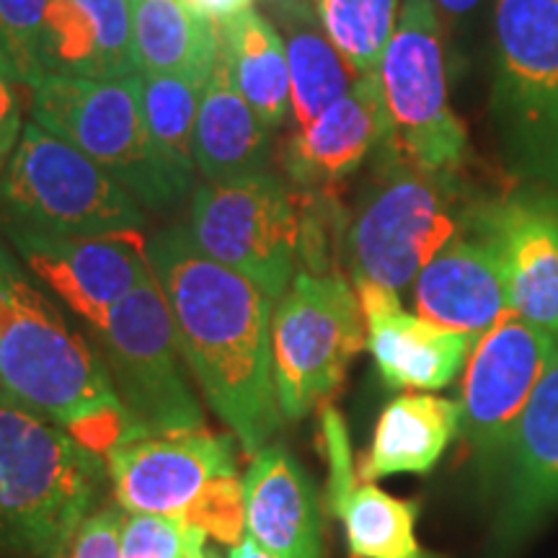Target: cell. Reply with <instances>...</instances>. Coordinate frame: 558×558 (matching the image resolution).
<instances>
[{
    "mask_svg": "<svg viewBox=\"0 0 558 558\" xmlns=\"http://www.w3.org/2000/svg\"><path fill=\"white\" fill-rule=\"evenodd\" d=\"M386 140L380 78L378 73L362 75L339 101L288 137L282 148L284 177L300 190H331L357 173Z\"/></svg>",
    "mask_w": 558,
    "mask_h": 558,
    "instance_id": "18",
    "label": "cell"
},
{
    "mask_svg": "<svg viewBox=\"0 0 558 558\" xmlns=\"http://www.w3.org/2000/svg\"><path fill=\"white\" fill-rule=\"evenodd\" d=\"M399 0H316L326 37L357 78L380 70L383 54L399 24Z\"/></svg>",
    "mask_w": 558,
    "mask_h": 558,
    "instance_id": "29",
    "label": "cell"
},
{
    "mask_svg": "<svg viewBox=\"0 0 558 558\" xmlns=\"http://www.w3.org/2000/svg\"><path fill=\"white\" fill-rule=\"evenodd\" d=\"M148 215L111 173L39 122H26L0 177V226L68 235H137Z\"/></svg>",
    "mask_w": 558,
    "mask_h": 558,
    "instance_id": "8",
    "label": "cell"
},
{
    "mask_svg": "<svg viewBox=\"0 0 558 558\" xmlns=\"http://www.w3.org/2000/svg\"><path fill=\"white\" fill-rule=\"evenodd\" d=\"M197 16L213 21V24H228L230 19L241 16L243 11L254 9L256 0H184Z\"/></svg>",
    "mask_w": 558,
    "mask_h": 558,
    "instance_id": "34",
    "label": "cell"
},
{
    "mask_svg": "<svg viewBox=\"0 0 558 558\" xmlns=\"http://www.w3.org/2000/svg\"><path fill=\"white\" fill-rule=\"evenodd\" d=\"M107 471L124 512L186 520L228 546L246 538L235 437H215L205 429L137 437L107 452Z\"/></svg>",
    "mask_w": 558,
    "mask_h": 558,
    "instance_id": "7",
    "label": "cell"
},
{
    "mask_svg": "<svg viewBox=\"0 0 558 558\" xmlns=\"http://www.w3.org/2000/svg\"><path fill=\"white\" fill-rule=\"evenodd\" d=\"M264 3L288 50L292 124L303 128L333 101H339L354 86L357 75L326 37L316 3H292V0H264Z\"/></svg>",
    "mask_w": 558,
    "mask_h": 558,
    "instance_id": "25",
    "label": "cell"
},
{
    "mask_svg": "<svg viewBox=\"0 0 558 558\" xmlns=\"http://www.w3.org/2000/svg\"><path fill=\"white\" fill-rule=\"evenodd\" d=\"M32 120L99 163L145 209H171L194 181L166 163L143 109V75L86 81L45 73L29 88Z\"/></svg>",
    "mask_w": 558,
    "mask_h": 558,
    "instance_id": "5",
    "label": "cell"
},
{
    "mask_svg": "<svg viewBox=\"0 0 558 558\" xmlns=\"http://www.w3.org/2000/svg\"><path fill=\"white\" fill-rule=\"evenodd\" d=\"M367 326V349L380 378L396 390L448 388L465 369L476 339L403 311L396 290L352 279Z\"/></svg>",
    "mask_w": 558,
    "mask_h": 558,
    "instance_id": "17",
    "label": "cell"
},
{
    "mask_svg": "<svg viewBox=\"0 0 558 558\" xmlns=\"http://www.w3.org/2000/svg\"><path fill=\"white\" fill-rule=\"evenodd\" d=\"M365 347L354 284L339 271H298L271 311V369L282 416L298 422L329 399Z\"/></svg>",
    "mask_w": 558,
    "mask_h": 558,
    "instance_id": "12",
    "label": "cell"
},
{
    "mask_svg": "<svg viewBox=\"0 0 558 558\" xmlns=\"http://www.w3.org/2000/svg\"><path fill=\"white\" fill-rule=\"evenodd\" d=\"M107 484V458L0 390V556L65 558Z\"/></svg>",
    "mask_w": 558,
    "mask_h": 558,
    "instance_id": "3",
    "label": "cell"
},
{
    "mask_svg": "<svg viewBox=\"0 0 558 558\" xmlns=\"http://www.w3.org/2000/svg\"><path fill=\"white\" fill-rule=\"evenodd\" d=\"M458 435L460 401L427 390L403 393L383 409L357 476L378 481L396 473H429Z\"/></svg>",
    "mask_w": 558,
    "mask_h": 558,
    "instance_id": "24",
    "label": "cell"
},
{
    "mask_svg": "<svg viewBox=\"0 0 558 558\" xmlns=\"http://www.w3.org/2000/svg\"><path fill=\"white\" fill-rule=\"evenodd\" d=\"M0 390L107 458L128 416L86 331L0 235Z\"/></svg>",
    "mask_w": 558,
    "mask_h": 558,
    "instance_id": "2",
    "label": "cell"
},
{
    "mask_svg": "<svg viewBox=\"0 0 558 558\" xmlns=\"http://www.w3.org/2000/svg\"><path fill=\"white\" fill-rule=\"evenodd\" d=\"M432 3H435L439 19L460 21V19H469L471 13L484 3V0H432Z\"/></svg>",
    "mask_w": 558,
    "mask_h": 558,
    "instance_id": "35",
    "label": "cell"
},
{
    "mask_svg": "<svg viewBox=\"0 0 558 558\" xmlns=\"http://www.w3.org/2000/svg\"><path fill=\"white\" fill-rule=\"evenodd\" d=\"M378 78L388 148L424 171H463L471 156L469 132L450 104L442 24L432 0H401Z\"/></svg>",
    "mask_w": 558,
    "mask_h": 558,
    "instance_id": "10",
    "label": "cell"
},
{
    "mask_svg": "<svg viewBox=\"0 0 558 558\" xmlns=\"http://www.w3.org/2000/svg\"><path fill=\"white\" fill-rule=\"evenodd\" d=\"M143 109L150 137L181 177L197 173L194 163V130H197L199 101L205 86L177 73H143Z\"/></svg>",
    "mask_w": 558,
    "mask_h": 558,
    "instance_id": "28",
    "label": "cell"
},
{
    "mask_svg": "<svg viewBox=\"0 0 558 558\" xmlns=\"http://www.w3.org/2000/svg\"><path fill=\"white\" fill-rule=\"evenodd\" d=\"M411 288L418 316L473 339L512 313L501 264L473 220L422 269Z\"/></svg>",
    "mask_w": 558,
    "mask_h": 558,
    "instance_id": "21",
    "label": "cell"
},
{
    "mask_svg": "<svg viewBox=\"0 0 558 558\" xmlns=\"http://www.w3.org/2000/svg\"><path fill=\"white\" fill-rule=\"evenodd\" d=\"M132 39L143 73H177L205 86L220 54V26L184 0H130Z\"/></svg>",
    "mask_w": 558,
    "mask_h": 558,
    "instance_id": "26",
    "label": "cell"
},
{
    "mask_svg": "<svg viewBox=\"0 0 558 558\" xmlns=\"http://www.w3.org/2000/svg\"><path fill=\"white\" fill-rule=\"evenodd\" d=\"M369 160L373 177L344 220L341 251L352 279L401 292L469 230L481 199L460 173L418 169L386 143Z\"/></svg>",
    "mask_w": 558,
    "mask_h": 558,
    "instance_id": "4",
    "label": "cell"
},
{
    "mask_svg": "<svg viewBox=\"0 0 558 558\" xmlns=\"http://www.w3.org/2000/svg\"><path fill=\"white\" fill-rule=\"evenodd\" d=\"M473 228L501 264L509 311L558 337V192L530 184L481 199Z\"/></svg>",
    "mask_w": 558,
    "mask_h": 558,
    "instance_id": "15",
    "label": "cell"
},
{
    "mask_svg": "<svg viewBox=\"0 0 558 558\" xmlns=\"http://www.w3.org/2000/svg\"><path fill=\"white\" fill-rule=\"evenodd\" d=\"M275 153V130L243 99L222 52L205 83L194 130V163L207 184H228L267 173Z\"/></svg>",
    "mask_w": 558,
    "mask_h": 558,
    "instance_id": "23",
    "label": "cell"
},
{
    "mask_svg": "<svg viewBox=\"0 0 558 558\" xmlns=\"http://www.w3.org/2000/svg\"><path fill=\"white\" fill-rule=\"evenodd\" d=\"M246 535L275 558H324V514L308 473L282 442L251 456L243 473Z\"/></svg>",
    "mask_w": 558,
    "mask_h": 558,
    "instance_id": "20",
    "label": "cell"
},
{
    "mask_svg": "<svg viewBox=\"0 0 558 558\" xmlns=\"http://www.w3.org/2000/svg\"><path fill=\"white\" fill-rule=\"evenodd\" d=\"M47 3L50 0H0V41L24 81L26 96L41 75L39 34Z\"/></svg>",
    "mask_w": 558,
    "mask_h": 558,
    "instance_id": "31",
    "label": "cell"
},
{
    "mask_svg": "<svg viewBox=\"0 0 558 558\" xmlns=\"http://www.w3.org/2000/svg\"><path fill=\"white\" fill-rule=\"evenodd\" d=\"M186 228L207 256L277 303L303 264L305 190L271 171L205 184L192 194Z\"/></svg>",
    "mask_w": 558,
    "mask_h": 558,
    "instance_id": "11",
    "label": "cell"
},
{
    "mask_svg": "<svg viewBox=\"0 0 558 558\" xmlns=\"http://www.w3.org/2000/svg\"><path fill=\"white\" fill-rule=\"evenodd\" d=\"M0 235L86 331L104 326L109 311L150 275L140 235L68 239L13 226H0Z\"/></svg>",
    "mask_w": 558,
    "mask_h": 558,
    "instance_id": "14",
    "label": "cell"
},
{
    "mask_svg": "<svg viewBox=\"0 0 558 558\" xmlns=\"http://www.w3.org/2000/svg\"><path fill=\"white\" fill-rule=\"evenodd\" d=\"M86 333L122 401L128 442L205 429L177 326L153 269L109 311L104 326Z\"/></svg>",
    "mask_w": 558,
    "mask_h": 558,
    "instance_id": "9",
    "label": "cell"
},
{
    "mask_svg": "<svg viewBox=\"0 0 558 558\" xmlns=\"http://www.w3.org/2000/svg\"><path fill=\"white\" fill-rule=\"evenodd\" d=\"M220 41L235 88L264 124L277 132L292 122L288 50L275 21L248 9L220 26Z\"/></svg>",
    "mask_w": 558,
    "mask_h": 558,
    "instance_id": "27",
    "label": "cell"
},
{
    "mask_svg": "<svg viewBox=\"0 0 558 558\" xmlns=\"http://www.w3.org/2000/svg\"><path fill=\"white\" fill-rule=\"evenodd\" d=\"M122 518L117 507H99L83 522L65 558H122Z\"/></svg>",
    "mask_w": 558,
    "mask_h": 558,
    "instance_id": "33",
    "label": "cell"
},
{
    "mask_svg": "<svg viewBox=\"0 0 558 558\" xmlns=\"http://www.w3.org/2000/svg\"><path fill=\"white\" fill-rule=\"evenodd\" d=\"M494 541L512 550L558 507V352L530 396L494 473Z\"/></svg>",
    "mask_w": 558,
    "mask_h": 558,
    "instance_id": "16",
    "label": "cell"
},
{
    "mask_svg": "<svg viewBox=\"0 0 558 558\" xmlns=\"http://www.w3.org/2000/svg\"><path fill=\"white\" fill-rule=\"evenodd\" d=\"M24 101H29L26 86L9 52H5L3 41H0V177H3L5 166L11 163L21 135H24Z\"/></svg>",
    "mask_w": 558,
    "mask_h": 558,
    "instance_id": "32",
    "label": "cell"
},
{
    "mask_svg": "<svg viewBox=\"0 0 558 558\" xmlns=\"http://www.w3.org/2000/svg\"><path fill=\"white\" fill-rule=\"evenodd\" d=\"M556 352V333L518 313H507L473 344L458 399L460 437L484 478L497 473L509 435Z\"/></svg>",
    "mask_w": 558,
    "mask_h": 558,
    "instance_id": "13",
    "label": "cell"
},
{
    "mask_svg": "<svg viewBox=\"0 0 558 558\" xmlns=\"http://www.w3.org/2000/svg\"><path fill=\"white\" fill-rule=\"evenodd\" d=\"M207 538L192 522L166 514L124 512L122 518V558H192Z\"/></svg>",
    "mask_w": 558,
    "mask_h": 558,
    "instance_id": "30",
    "label": "cell"
},
{
    "mask_svg": "<svg viewBox=\"0 0 558 558\" xmlns=\"http://www.w3.org/2000/svg\"><path fill=\"white\" fill-rule=\"evenodd\" d=\"M292 3H316V0H292Z\"/></svg>",
    "mask_w": 558,
    "mask_h": 558,
    "instance_id": "37",
    "label": "cell"
},
{
    "mask_svg": "<svg viewBox=\"0 0 558 558\" xmlns=\"http://www.w3.org/2000/svg\"><path fill=\"white\" fill-rule=\"evenodd\" d=\"M145 251L194 383L243 452L254 456L284 418L271 369L275 300L207 256L186 226L160 230Z\"/></svg>",
    "mask_w": 558,
    "mask_h": 558,
    "instance_id": "1",
    "label": "cell"
},
{
    "mask_svg": "<svg viewBox=\"0 0 558 558\" xmlns=\"http://www.w3.org/2000/svg\"><path fill=\"white\" fill-rule=\"evenodd\" d=\"M320 439H324L326 463H329L326 499H329L331 512L344 525L349 556L432 558L416 538L418 505L390 497L373 481L357 476L347 427L333 407H324L320 411Z\"/></svg>",
    "mask_w": 558,
    "mask_h": 558,
    "instance_id": "19",
    "label": "cell"
},
{
    "mask_svg": "<svg viewBox=\"0 0 558 558\" xmlns=\"http://www.w3.org/2000/svg\"><path fill=\"white\" fill-rule=\"evenodd\" d=\"M215 558H220V556H218V554H215Z\"/></svg>",
    "mask_w": 558,
    "mask_h": 558,
    "instance_id": "38",
    "label": "cell"
},
{
    "mask_svg": "<svg viewBox=\"0 0 558 558\" xmlns=\"http://www.w3.org/2000/svg\"><path fill=\"white\" fill-rule=\"evenodd\" d=\"M228 558H275L271 554H267L259 543H256L254 538H243L241 543H235V546H230V554Z\"/></svg>",
    "mask_w": 558,
    "mask_h": 558,
    "instance_id": "36",
    "label": "cell"
},
{
    "mask_svg": "<svg viewBox=\"0 0 558 558\" xmlns=\"http://www.w3.org/2000/svg\"><path fill=\"white\" fill-rule=\"evenodd\" d=\"M41 75L114 81L137 73L130 0H50L39 34Z\"/></svg>",
    "mask_w": 558,
    "mask_h": 558,
    "instance_id": "22",
    "label": "cell"
},
{
    "mask_svg": "<svg viewBox=\"0 0 558 558\" xmlns=\"http://www.w3.org/2000/svg\"><path fill=\"white\" fill-rule=\"evenodd\" d=\"M492 122L509 173L558 190V0H497Z\"/></svg>",
    "mask_w": 558,
    "mask_h": 558,
    "instance_id": "6",
    "label": "cell"
}]
</instances>
